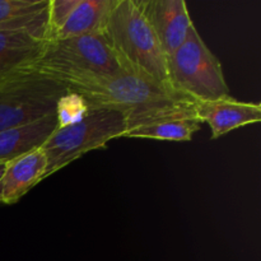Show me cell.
<instances>
[{"mask_svg": "<svg viewBox=\"0 0 261 261\" xmlns=\"http://www.w3.org/2000/svg\"><path fill=\"white\" fill-rule=\"evenodd\" d=\"M201 122L198 117H175L160 120L148 125L126 130L122 138L166 140V142H190L199 132Z\"/></svg>", "mask_w": 261, "mask_h": 261, "instance_id": "cell-14", "label": "cell"}, {"mask_svg": "<svg viewBox=\"0 0 261 261\" xmlns=\"http://www.w3.org/2000/svg\"><path fill=\"white\" fill-rule=\"evenodd\" d=\"M4 170H5V165L4 163H0V178H2L3 173H4Z\"/></svg>", "mask_w": 261, "mask_h": 261, "instance_id": "cell-16", "label": "cell"}, {"mask_svg": "<svg viewBox=\"0 0 261 261\" xmlns=\"http://www.w3.org/2000/svg\"><path fill=\"white\" fill-rule=\"evenodd\" d=\"M122 69L103 36L86 35L48 40L38 60L25 70L42 74L68 87L76 82L112 75Z\"/></svg>", "mask_w": 261, "mask_h": 261, "instance_id": "cell-3", "label": "cell"}, {"mask_svg": "<svg viewBox=\"0 0 261 261\" xmlns=\"http://www.w3.org/2000/svg\"><path fill=\"white\" fill-rule=\"evenodd\" d=\"M166 58L184 43L193 27L185 0H138Z\"/></svg>", "mask_w": 261, "mask_h": 261, "instance_id": "cell-8", "label": "cell"}, {"mask_svg": "<svg viewBox=\"0 0 261 261\" xmlns=\"http://www.w3.org/2000/svg\"><path fill=\"white\" fill-rule=\"evenodd\" d=\"M48 5L50 0H0V30L48 40Z\"/></svg>", "mask_w": 261, "mask_h": 261, "instance_id": "cell-12", "label": "cell"}, {"mask_svg": "<svg viewBox=\"0 0 261 261\" xmlns=\"http://www.w3.org/2000/svg\"><path fill=\"white\" fill-rule=\"evenodd\" d=\"M88 110L86 101L81 96L68 91L59 99L58 107H56L55 112L59 120V127L78 122L86 116Z\"/></svg>", "mask_w": 261, "mask_h": 261, "instance_id": "cell-15", "label": "cell"}, {"mask_svg": "<svg viewBox=\"0 0 261 261\" xmlns=\"http://www.w3.org/2000/svg\"><path fill=\"white\" fill-rule=\"evenodd\" d=\"M47 41L31 33L0 30V76L30 68L38 60Z\"/></svg>", "mask_w": 261, "mask_h": 261, "instance_id": "cell-13", "label": "cell"}, {"mask_svg": "<svg viewBox=\"0 0 261 261\" xmlns=\"http://www.w3.org/2000/svg\"><path fill=\"white\" fill-rule=\"evenodd\" d=\"M66 92L64 84L31 70L4 76L0 81V132L55 114Z\"/></svg>", "mask_w": 261, "mask_h": 261, "instance_id": "cell-6", "label": "cell"}, {"mask_svg": "<svg viewBox=\"0 0 261 261\" xmlns=\"http://www.w3.org/2000/svg\"><path fill=\"white\" fill-rule=\"evenodd\" d=\"M47 158L41 148L5 165L0 178V204L12 205L45 180Z\"/></svg>", "mask_w": 261, "mask_h": 261, "instance_id": "cell-10", "label": "cell"}, {"mask_svg": "<svg viewBox=\"0 0 261 261\" xmlns=\"http://www.w3.org/2000/svg\"><path fill=\"white\" fill-rule=\"evenodd\" d=\"M126 132L124 112L111 109L88 110L78 122L58 127L41 147L47 158L45 178L86 153L101 149Z\"/></svg>", "mask_w": 261, "mask_h": 261, "instance_id": "cell-5", "label": "cell"}, {"mask_svg": "<svg viewBox=\"0 0 261 261\" xmlns=\"http://www.w3.org/2000/svg\"><path fill=\"white\" fill-rule=\"evenodd\" d=\"M116 0H50L48 40L102 35Z\"/></svg>", "mask_w": 261, "mask_h": 261, "instance_id": "cell-7", "label": "cell"}, {"mask_svg": "<svg viewBox=\"0 0 261 261\" xmlns=\"http://www.w3.org/2000/svg\"><path fill=\"white\" fill-rule=\"evenodd\" d=\"M59 127V120L55 114L31 124L15 126L0 132V163L12 162L45 144Z\"/></svg>", "mask_w": 261, "mask_h": 261, "instance_id": "cell-11", "label": "cell"}, {"mask_svg": "<svg viewBox=\"0 0 261 261\" xmlns=\"http://www.w3.org/2000/svg\"><path fill=\"white\" fill-rule=\"evenodd\" d=\"M102 36L116 54L122 68L170 87L167 58L138 0H116Z\"/></svg>", "mask_w": 261, "mask_h": 261, "instance_id": "cell-1", "label": "cell"}, {"mask_svg": "<svg viewBox=\"0 0 261 261\" xmlns=\"http://www.w3.org/2000/svg\"><path fill=\"white\" fill-rule=\"evenodd\" d=\"M168 84L194 102L231 96L221 61L201 38L195 25L182 45L167 58Z\"/></svg>", "mask_w": 261, "mask_h": 261, "instance_id": "cell-4", "label": "cell"}, {"mask_svg": "<svg viewBox=\"0 0 261 261\" xmlns=\"http://www.w3.org/2000/svg\"><path fill=\"white\" fill-rule=\"evenodd\" d=\"M3 78H4V76H0V81H2V79H3Z\"/></svg>", "mask_w": 261, "mask_h": 261, "instance_id": "cell-17", "label": "cell"}, {"mask_svg": "<svg viewBox=\"0 0 261 261\" xmlns=\"http://www.w3.org/2000/svg\"><path fill=\"white\" fill-rule=\"evenodd\" d=\"M66 88L81 96L89 110H119L124 115L194 102L170 87L129 69H122L112 75L76 82Z\"/></svg>", "mask_w": 261, "mask_h": 261, "instance_id": "cell-2", "label": "cell"}, {"mask_svg": "<svg viewBox=\"0 0 261 261\" xmlns=\"http://www.w3.org/2000/svg\"><path fill=\"white\" fill-rule=\"evenodd\" d=\"M195 112L200 122L212 130V139H218L232 130L261 120V105L237 101L232 96L214 101L195 102Z\"/></svg>", "mask_w": 261, "mask_h": 261, "instance_id": "cell-9", "label": "cell"}]
</instances>
